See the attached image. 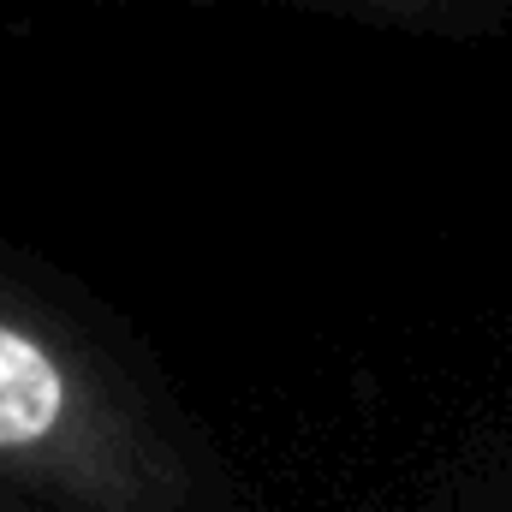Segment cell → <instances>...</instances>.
<instances>
[{
    "label": "cell",
    "instance_id": "1",
    "mask_svg": "<svg viewBox=\"0 0 512 512\" xmlns=\"http://www.w3.org/2000/svg\"><path fill=\"white\" fill-rule=\"evenodd\" d=\"M90 447V405L66 358L24 322L0 316V459L90 471Z\"/></svg>",
    "mask_w": 512,
    "mask_h": 512
}]
</instances>
